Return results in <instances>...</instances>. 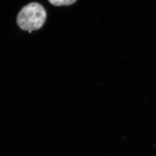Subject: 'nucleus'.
I'll return each mask as SVG.
<instances>
[{
    "label": "nucleus",
    "mask_w": 156,
    "mask_h": 156,
    "mask_svg": "<svg viewBox=\"0 0 156 156\" xmlns=\"http://www.w3.org/2000/svg\"><path fill=\"white\" fill-rule=\"evenodd\" d=\"M46 18L44 8L38 3H31L20 11L17 17V23L23 30H37L44 25Z\"/></svg>",
    "instance_id": "nucleus-1"
},
{
    "label": "nucleus",
    "mask_w": 156,
    "mask_h": 156,
    "mask_svg": "<svg viewBox=\"0 0 156 156\" xmlns=\"http://www.w3.org/2000/svg\"><path fill=\"white\" fill-rule=\"evenodd\" d=\"M49 1L54 6H62L73 4L76 0H49Z\"/></svg>",
    "instance_id": "nucleus-2"
}]
</instances>
